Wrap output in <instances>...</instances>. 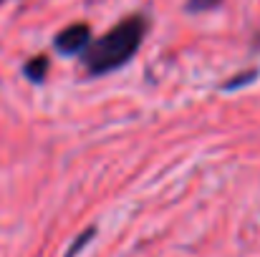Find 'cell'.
I'll list each match as a JSON object with an SVG mask.
<instances>
[{"instance_id": "cell-1", "label": "cell", "mask_w": 260, "mask_h": 257, "mask_svg": "<svg viewBox=\"0 0 260 257\" xmlns=\"http://www.w3.org/2000/svg\"><path fill=\"white\" fill-rule=\"evenodd\" d=\"M144 35H147V20L142 15L126 18L114 30H109L106 35L86 46V53H84L86 71L91 76H104L109 71L121 68L139 51Z\"/></svg>"}, {"instance_id": "cell-2", "label": "cell", "mask_w": 260, "mask_h": 257, "mask_svg": "<svg viewBox=\"0 0 260 257\" xmlns=\"http://www.w3.org/2000/svg\"><path fill=\"white\" fill-rule=\"evenodd\" d=\"M56 51L63 53V56H74L79 51H84L88 43H91V28L86 23H74L69 28H63L58 35H56Z\"/></svg>"}, {"instance_id": "cell-3", "label": "cell", "mask_w": 260, "mask_h": 257, "mask_svg": "<svg viewBox=\"0 0 260 257\" xmlns=\"http://www.w3.org/2000/svg\"><path fill=\"white\" fill-rule=\"evenodd\" d=\"M23 74H25L28 81H33V84H43V79H46V74H48V58H46V56H36V58H30V61L25 63Z\"/></svg>"}, {"instance_id": "cell-4", "label": "cell", "mask_w": 260, "mask_h": 257, "mask_svg": "<svg viewBox=\"0 0 260 257\" xmlns=\"http://www.w3.org/2000/svg\"><path fill=\"white\" fill-rule=\"evenodd\" d=\"M222 0H187V13H205V10H212L217 8Z\"/></svg>"}, {"instance_id": "cell-5", "label": "cell", "mask_w": 260, "mask_h": 257, "mask_svg": "<svg viewBox=\"0 0 260 257\" xmlns=\"http://www.w3.org/2000/svg\"><path fill=\"white\" fill-rule=\"evenodd\" d=\"M93 235H96V230H93V227H91V230H86V232H84V235H81V237L76 240V245H74V247L69 250V255H66V257H76V255H79V250H81V247L86 245V242L91 240V237H93Z\"/></svg>"}, {"instance_id": "cell-6", "label": "cell", "mask_w": 260, "mask_h": 257, "mask_svg": "<svg viewBox=\"0 0 260 257\" xmlns=\"http://www.w3.org/2000/svg\"><path fill=\"white\" fill-rule=\"evenodd\" d=\"M258 74L255 71H248V74H243V76H238V79H230V84H225V88H235V86H245L250 84V79H255Z\"/></svg>"}, {"instance_id": "cell-7", "label": "cell", "mask_w": 260, "mask_h": 257, "mask_svg": "<svg viewBox=\"0 0 260 257\" xmlns=\"http://www.w3.org/2000/svg\"><path fill=\"white\" fill-rule=\"evenodd\" d=\"M0 3H3V0H0Z\"/></svg>"}]
</instances>
